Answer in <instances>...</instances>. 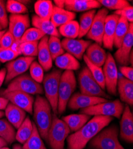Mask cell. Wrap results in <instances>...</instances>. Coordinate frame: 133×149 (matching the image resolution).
Instances as JSON below:
<instances>
[{
  "label": "cell",
  "instance_id": "obj_1",
  "mask_svg": "<svg viewBox=\"0 0 133 149\" xmlns=\"http://www.w3.org/2000/svg\"><path fill=\"white\" fill-rule=\"evenodd\" d=\"M114 119L112 117L94 116L81 129L69 135L67 149H84L89 141Z\"/></svg>",
  "mask_w": 133,
  "mask_h": 149
},
{
  "label": "cell",
  "instance_id": "obj_28",
  "mask_svg": "<svg viewBox=\"0 0 133 149\" xmlns=\"http://www.w3.org/2000/svg\"><path fill=\"white\" fill-rule=\"evenodd\" d=\"M54 60L56 66L63 70L74 71L80 68L78 60L68 53L58 56Z\"/></svg>",
  "mask_w": 133,
  "mask_h": 149
},
{
  "label": "cell",
  "instance_id": "obj_24",
  "mask_svg": "<svg viewBox=\"0 0 133 149\" xmlns=\"http://www.w3.org/2000/svg\"><path fill=\"white\" fill-rule=\"evenodd\" d=\"M117 89L121 101L132 107L133 105L132 81L124 77L120 78L118 80Z\"/></svg>",
  "mask_w": 133,
  "mask_h": 149
},
{
  "label": "cell",
  "instance_id": "obj_56",
  "mask_svg": "<svg viewBox=\"0 0 133 149\" xmlns=\"http://www.w3.org/2000/svg\"><path fill=\"white\" fill-rule=\"evenodd\" d=\"M0 149H10V148L6 146V147H1V148H0Z\"/></svg>",
  "mask_w": 133,
  "mask_h": 149
},
{
  "label": "cell",
  "instance_id": "obj_21",
  "mask_svg": "<svg viewBox=\"0 0 133 149\" xmlns=\"http://www.w3.org/2000/svg\"><path fill=\"white\" fill-rule=\"evenodd\" d=\"M101 4L95 0H66L65 10L71 12L90 11L101 7Z\"/></svg>",
  "mask_w": 133,
  "mask_h": 149
},
{
  "label": "cell",
  "instance_id": "obj_2",
  "mask_svg": "<svg viewBox=\"0 0 133 149\" xmlns=\"http://www.w3.org/2000/svg\"><path fill=\"white\" fill-rule=\"evenodd\" d=\"M33 119L41 137L47 142L48 132L52 122V107L46 98L38 95L33 106Z\"/></svg>",
  "mask_w": 133,
  "mask_h": 149
},
{
  "label": "cell",
  "instance_id": "obj_50",
  "mask_svg": "<svg viewBox=\"0 0 133 149\" xmlns=\"http://www.w3.org/2000/svg\"><path fill=\"white\" fill-rule=\"evenodd\" d=\"M54 3L55 4V7L59 8H65V1L64 0H54Z\"/></svg>",
  "mask_w": 133,
  "mask_h": 149
},
{
  "label": "cell",
  "instance_id": "obj_53",
  "mask_svg": "<svg viewBox=\"0 0 133 149\" xmlns=\"http://www.w3.org/2000/svg\"><path fill=\"white\" fill-rule=\"evenodd\" d=\"M132 59H133V54H132V50L130 56V64H131V66H132V63H133Z\"/></svg>",
  "mask_w": 133,
  "mask_h": 149
},
{
  "label": "cell",
  "instance_id": "obj_45",
  "mask_svg": "<svg viewBox=\"0 0 133 149\" xmlns=\"http://www.w3.org/2000/svg\"><path fill=\"white\" fill-rule=\"evenodd\" d=\"M115 15L123 17L127 20L129 23H132L133 22V7L132 6L127 7L123 9L116 10L115 12Z\"/></svg>",
  "mask_w": 133,
  "mask_h": 149
},
{
  "label": "cell",
  "instance_id": "obj_54",
  "mask_svg": "<svg viewBox=\"0 0 133 149\" xmlns=\"http://www.w3.org/2000/svg\"><path fill=\"white\" fill-rule=\"evenodd\" d=\"M5 32H6V31H4V30H3V31H0V40H1L2 36L5 33Z\"/></svg>",
  "mask_w": 133,
  "mask_h": 149
},
{
  "label": "cell",
  "instance_id": "obj_36",
  "mask_svg": "<svg viewBox=\"0 0 133 149\" xmlns=\"http://www.w3.org/2000/svg\"><path fill=\"white\" fill-rule=\"evenodd\" d=\"M83 58L85 63H86L88 69L90 71L93 77L95 80V81L97 82V84L99 85V86L101 87V88L103 90H105V80H104V77L103 72V69L100 67H98L88 60V59L87 58L86 55H84Z\"/></svg>",
  "mask_w": 133,
  "mask_h": 149
},
{
  "label": "cell",
  "instance_id": "obj_6",
  "mask_svg": "<svg viewBox=\"0 0 133 149\" xmlns=\"http://www.w3.org/2000/svg\"><path fill=\"white\" fill-rule=\"evenodd\" d=\"M124 109V104L119 100L107 101L80 110V113L90 116H103L115 117L119 119L121 117Z\"/></svg>",
  "mask_w": 133,
  "mask_h": 149
},
{
  "label": "cell",
  "instance_id": "obj_14",
  "mask_svg": "<svg viewBox=\"0 0 133 149\" xmlns=\"http://www.w3.org/2000/svg\"><path fill=\"white\" fill-rule=\"evenodd\" d=\"M30 26L28 15H11L8 19V32L19 43L23 35Z\"/></svg>",
  "mask_w": 133,
  "mask_h": 149
},
{
  "label": "cell",
  "instance_id": "obj_57",
  "mask_svg": "<svg viewBox=\"0 0 133 149\" xmlns=\"http://www.w3.org/2000/svg\"><path fill=\"white\" fill-rule=\"evenodd\" d=\"M3 28H2V26H1V25H0V31H3Z\"/></svg>",
  "mask_w": 133,
  "mask_h": 149
},
{
  "label": "cell",
  "instance_id": "obj_33",
  "mask_svg": "<svg viewBox=\"0 0 133 149\" xmlns=\"http://www.w3.org/2000/svg\"><path fill=\"white\" fill-rule=\"evenodd\" d=\"M95 10H91L88 11L86 13L82 14L80 17V22L79 23V33L78 35V38H81L82 37L86 35L89 31L94 16L95 15Z\"/></svg>",
  "mask_w": 133,
  "mask_h": 149
},
{
  "label": "cell",
  "instance_id": "obj_32",
  "mask_svg": "<svg viewBox=\"0 0 133 149\" xmlns=\"http://www.w3.org/2000/svg\"><path fill=\"white\" fill-rule=\"evenodd\" d=\"M22 148L23 149H47L34 123H33L32 134L28 140L23 144Z\"/></svg>",
  "mask_w": 133,
  "mask_h": 149
},
{
  "label": "cell",
  "instance_id": "obj_16",
  "mask_svg": "<svg viewBox=\"0 0 133 149\" xmlns=\"http://www.w3.org/2000/svg\"><path fill=\"white\" fill-rule=\"evenodd\" d=\"M133 45V26L130 23L129 30L124 38L121 45L115 53L116 61L120 65L127 66L130 64V56Z\"/></svg>",
  "mask_w": 133,
  "mask_h": 149
},
{
  "label": "cell",
  "instance_id": "obj_8",
  "mask_svg": "<svg viewBox=\"0 0 133 149\" xmlns=\"http://www.w3.org/2000/svg\"><path fill=\"white\" fill-rule=\"evenodd\" d=\"M5 90L6 91H19L32 95L44 93L42 85L34 81L28 74H22L11 81Z\"/></svg>",
  "mask_w": 133,
  "mask_h": 149
},
{
  "label": "cell",
  "instance_id": "obj_15",
  "mask_svg": "<svg viewBox=\"0 0 133 149\" xmlns=\"http://www.w3.org/2000/svg\"><path fill=\"white\" fill-rule=\"evenodd\" d=\"M107 101H108L107 99L104 98L89 96L81 93H77L71 96L67 106L70 109L76 110L87 108Z\"/></svg>",
  "mask_w": 133,
  "mask_h": 149
},
{
  "label": "cell",
  "instance_id": "obj_11",
  "mask_svg": "<svg viewBox=\"0 0 133 149\" xmlns=\"http://www.w3.org/2000/svg\"><path fill=\"white\" fill-rule=\"evenodd\" d=\"M0 96L4 97L10 102L11 103L25 110L31 115L33 114V106L34 98L32 95L23 93L19 91L0 92Z\"/></svg>",
  "mask_w": 133,
  "mask_h": 149
},
{
  "label": "cell",
  "instance_id": "obj_5",
  "mask_svg": "<svg viewBox=\"0 0 133 149\" xmlns=\"http://www.w3.org/2000/svg\"><path fill=\"white\" fill-rule=\"evenodd\" d=\"M70 131L62 119H60L57 115L52 114V122L48 132V141L52 149H64L65 142L67 139Z\"/></svg>",
  "mask_w": 133,
  "mask_h": 149
},
{
  "label": "cell",
  "instance_id": "obj_17",
  "mask_svg": "<svg viewBox=\"0 0 133 149\" xmlns=\"http://www.w3.org/2000/svg\"><path fill=\"white\" fill-rule=\"evenodd\" d=\"M120 136L125 142H133V115L130 106L125 105L120 122Z\"/></svg>",
  "mask_w": 133,
  "mask_h": 149
},
{
  "label": "cell",
  "instance_id": "obj_42",
  "mask_svg": "<svg viewBox=\"0 0 133 149\" xmlns=\"http://www.w3.org/2000/svg\"><path fill=\"white\" fill-rule=\"evenodd\" d=\"M30 76L37 82L41 84L42 82L44 74V69L37 61H33L29 67Z\"/></svg>",
  "mask_w": 133,
  "mask_h": 149
},
{
  "label": "cell",
  "instance_id": "obj_27",
  "mask_svg": "<svg viewBox=\"0 0 133 149\" xmlns=\"http://www.w3.org/2000/svg\"><path fill=\"white\" fill-rule=\"evenodd\" d=\"M91 116L86 114H72L62 118V120L71 132H75L81 129L90 119Z\"/></svg>",
  "mask_w": 133,
  "mask_h": 149
},
{
  "label": "cell",
  "instance_id": "obj_48",
  "mask_svg": "<svg viewBox=\"0 0 133 149\" xmlns=\"http://www.w3.org/2000/svg\"><path fill=\"white\" fill-rule=\"evenodd\" d=\"M8 100L7 99L0 97V110H5L7 104H8Z\"/></svg>",
  "mask_w": 133,
  "mask_h": 149
},
{
  "label": "cell",
  "instance_id": "obj_13",
  "mask_svg": "<svg viewBox=\"0 0 133 149\" xmlns=\"http://www.w3.org/2000/svg\"><path fill=\"white\" fill-rule=\"evenodd\" d=\"M108 15V10L105 8L100 9L95 15L91 26L87 34V38L95 43L102 45L105 20Z\"/></svg>",
  "mask_w": 133,
  "mask_h": 149
},
{
  "label": "cell",
  "instance_id": "obj_52",
  "mask_svg": "<svg viewBox=\"0 0 133 149\" xmlns=\"http://www.w3.org/2000/svg\"><path fill=\"white\" fill-rule=\"evenodd\" d=\"M13 149H23L22 146L19 144H16L13 146Z\"/></svg>",
  "mask_w": 133,
  "mask_h": 149
},
{
  "label": "cell",
  "instance_id": "obj_10",
  "mask_svg": "<svg viewBox=\"0 0 133 149\" xmlns=\"http://www.w3.org/2000/svg\"><path fill=\"white\" fill-rule=\"evenodd\" d=\"M103 72L105 80V89L107 90L109 94L116 95L118 73L115 60L111 53L107 54V58L103 65Z\"/></svg>",
  "mask_w": 133,
  "mask_h": 149
},
{
  "label": "cell",
  "instance_id": "obj_4",
  "mask_svg": "<svg viewBox=\"0 0 133 149\" xmlns=\"http://www.w3.org/2000/svg\"><path fill=\"white\" fill-rule=\"evenodd\" d=\"M118 128L114 125L103 128L89 141L94 149H125L118 140Z\"/></svg>",
  "mask_w": 133,
  "mask_h": 149
},
{
  "label": "cell",
  "instance_id": "obj_12",
  "mask_svg": "<svg viewBox=\"0 0 133 149\" xmlns=\"http://www.w3.org/2000/svg\"><path fill=\"white\" fill-rule=\"evenodd\" d=\"M33 57H20L9 61L6 65V77L5 82L9 83L15 78L27 71L34 61Z\"/></svg>",
  "mask_w": 133,
  "mask_h": 149
},
{
  "label": "cell",
  "instance_id": "obj_49",
  "mask_svg": "<svg viewBox=\"0 0 133 149\" xmlns=\"http://www.w3.org/2000/svg\"><path fill=\"white\" fill-rule=\"evenodd\" d=\"M7 70L6 68H3L0 70V87H1L3 83L5 81V78L6 77Z\"/></svg>",
  "mask_w": 133,
  "mask_h": 149
},
{
  "label": "cell",
  "instance_id": "obj_31",
  "mask_svg": "<svg viewBox=\"0 0 133 149\" xmlns=\"http://www.w3.org/2000/svg\"><path fill=\"white\" fill-rule=\"evenodd\" d=\"M130 23L123 17H119L118 20L114 41V46L116 48H119L127 34L129 30Z\"/></svg>",
  "mask_w": 133,
  "mask_h": 149
},
{
  "label": "cell",
  "instance_id": "obj_9",
  "mask_svg": "<svg viewBox=\"0 0 133 149\" xmlns=\"http://www.w3.org/2000/svg\"><path fill=\"white\" fill-rule=\"evenodd\" d=\"M78 80L81 94L106 99L111 98L109 95L101 88L97 82L95 81L87 67L84 68L81 71L79 74Z\"/></svg>",
  "mask_w": 133,
  "mask_h": 149
},
{
  "label": "cell",
  "instance_id": "obj_37",
  "mask_svg": "<svg viewBox=\"0 0 133 149\" xmlns=\"http://www.w3.org/2000/svg\"><path fill=\"white\" fill-rule=\"evenodd\" d=\"M48 44L52 60H54L57 57L65 53L60 38L56 36H50Z\"/></svg>",
  "mask_w": 133,
  "mask_h": 149
},
{
  "label": "cell",
  "instance_id": "obj_19",
  "mask_svg": "<svg viewBox=\"0 0 133 149\" xmlns=\"http://www.w3.org/2000/svg\"><path fill=\"white\" fill-rule=\"evenodd\" d=\"M119 19V16L114 14L107 15L105 20L102 44L109 50L113 49L115 33Z\"/></svg>",
  "mask_w": 133,
  "mask_h": 149
},
{
  "label": "cell",
  "instance_id": "obj_23",
  "mask_svg": "<svg viewBox=\"0 0 133 149\" xmlns=\"http://www.w3.org/2000/svg\"><path fill=\"white\" fill-rule=\"evenodd\" d=\"M85 55L91 63L100 68L104 65L107 58L104 49L95 42L91 44L87 48Z\"/></svg>",
  "mask_w": 133,
  "mask_h": 149
},
{
  "label": "cell",
  "instance_id": "obj_41",
  "mask_svg": "<svg viewBox=\"0 0 133 149\" xmlns=\"http://www.w3.org/2000/svg\"><path fill=\"white\" fill-rule=\"evenodd\" d=\"M99 3L105 8L119 10L130 6V3L125 0H99Z\"/></svg>",
  "mask_w": 133,
  "mask_h": 149
},
{
  "label": "cell",
  "instance_id": "obj_3",
  "mask_svg": "<svg viewBox=\"0 0 133 149\" xmlns=\"http://www.w3.org/2000/svg\"><path fill=\"white\" fill-rule=\"evenodd\" d=\"M77 87V81L73 71L65 70L60 78L58 92V114H63L68 103Z\"/></svg>",
  "mask_w": 133,
  "mask_h": 149
},
{
  "label": "cell",
  "instance_id": "obj_18",
  "mask_svg": "<svg viewBox=\"0 0 133 149\" xmlns=\"http://www.w3.org/2000/svg\"><path fill=\"white\" fill-rule=\"evenodd\" d=\"M61 43L64 50L79 60L82 58L87 48L92 44L91 41L69 38L63 39Z\"/></svg>",
  "mask_w": 133,
  "mask_h": 149
},
{
  "label": "cell",
  "instance_id": "obj_51",
  "mask_svg": "<svg viewBox=\"0 0 133 149\" xmlns=\"http://www.w3.org/2000/svg\"><path fill=\"white\" fill-rule=\"evenodd\" d=\"M8 143L2 138L0 137V148L3 147H6Z\"/></svg>",
  "mask_w": 133,
  "mask_h": 149
},
{
  "label": "cell",
  "instance_id": "obj_34",
  "mask_svg": "<svg viewBox=\"0 0 133 149\" xmlns=\"http://www.w3.org/2000/svg\"><path fill=\"white\" fill-rule=\"evenodd\" d=\"M58 32L66 38L75 39L78 37L79 33V23L75 20H71L60 26Z\"/></svg>",
  "mask_w": 133,
  "mask_h": 149
},
{
  "label": "cell",
  "instance_id": "obj_29",
  "mask_svg": "<svg viewBox=\"0 0 133 149\" xmlns=\"http://www.w3.org/2000/svg\"><path fill=\"white\" fill-rule=\"evenodd\" d=\"M53 7L52 2L49 0H39L34 5L37 16L44 20H50Z\"/></svg>",
  "mask_w": 133,
  "mask_h": 149
},
{
  "label": "cell",
  "instance_id": "obj_55",
  "mask_svg": "<svg viewBox=\"0 0 133 149\" xmlns=\"http://www.w3.org/2000/svg\"><path fill=\"white\" fill-rule=\"evenodd\" d=\"M4 111H3L2 110H0V119H1V118H3L4 115Z\"/></svg>",
  "mask_w": 133,
  "mask_h": 149
},
{
  "label": "cell",
  "instance_id": "obj_44",
  "mask_svg": "<svg viewBox=\"0 0 133 149\" xmlns=\"http://www.w3.org/2000/svg\"><path fill=\"white\" fill-rule=\"evenodd\" d=\"M16 43L18 42H16L13 36L10 33V32L7 31L5 32L0 40V47L4 48H11Z\"/></svg>",
  "mask_w": 133,
  "mask_h": 149
},
{
  "label": "cell",
  "instance_id": "obj_35",
  "mask_svg": "<svg viewBox=\"0 0 133 149\" xmlns=\"http://www.w3.org/2000/svg\"><path fill=\"white\" fill-rule=\"evenodd\" d=\"M16 132L10 123L6 119H0V137L11 144L15 140Z\"/></svg>",
  "mask_w": 133,
  "mask_h": 149
},
{
  "label": "cell",
  "instance_id": "obj_22",
  "mask_svg": "<svg viewBox=\"0 0 133 149\" xmlns=\"http://www.w3.org/2000/svg\"><path fill=\"white\" fill-rule=\"evenodd\" d=\"M4 114L11 125L16 129L19 128L26 118V113L25 110L11 103L7 104Z\"/></svg>",
  "mask_w": 133,
  "mask_h": 149
},
{
  "label": "cell",
  "instance_id": "obj_47",
  "mask_svg": "<svg viewBox=\"0 0 133 149\" xmlns=\"http://www.w3.org/2000/svg\"><path fill=\"white\" fill-rule=\"evenodd\" d=\"M120 71L123 74V75L127 79H129L131 81L133 80V69L132 67L125 66H123L120 67Z\"/></svg>",
  "mask_w": 133,
  "mask_h": 149
},
{
  "label": "cell",
  "instance_id": "obj_26",
  "mask_svg": "<svg viewBox=\"0 0 133 149\" xmlns=\"http://www.w3.org/2000/svg\"><path fill=\"white\" fill-rule=\"evenodd\" d=\"M75 16V13L73 12L69 11L65 9L59 8L54 6L53 7L50 21L54 26L57 28L63 25L71 20H74Z\"/></svg>",
  "mask_w": 133,
  "mask_h": 149
},
{
  "label": "cell",
  "instance_id": "obj_39",
  "mask_svg": "<svg viewBox=\"0 0 133 149\" xmlns=\"http://www.w3.org/2000/svg\"><path fill=\"white\" fill-rule=\"evenodd\" d=\"M38 41L26 42L20 43L19 45V49L21 54L25 57H33L38 54Z\"/></svg>",
  "mask_w": 133,
  "mask_h": 149
},
{
  "label": "cell",
  "instance_id": "obj_40",
  "mask_svg": "<svg viewBox=\"0 0 133 149\" xmlns=\"http://www.w3.org/2000/svg\"><path fill=\"white\" fill-rule=\"evenodd\" d=\"M7 11L11 15H25L28 12V10L25 5L20 3L18 1L8 0L6 4Z\"/></svg>",
  "mask_w": 133,
  "mask_h": 149
},
{
  "label": "cell",
  "instance_id": "obj_20",
  "mask_svg": "<svg viewBox=\"0 0 133 149\" xmlns=\"http://www.w3.org/2000/svg\"><path fill=\"white\" fill-rule=\"evenodd\" d=\"M48 38L49 37L45 35L40 41L38 45V58L39 64L44 70L48 71L53 66V60L48 48Z\"/></svg>",
  "mask_w": 133,
  "mask_h": 149
},
{
  "label": "cell",
  "instance_id": "obj_43",
  "mask_svg": "<svg viewBox=\"0 0 133 149\" xmlns=\"http://www.w3.org/2000/svg\"><path fill=\"white\" fill-rule=\"evenodd\" d=\"M21 54L19 49L13 48H4L0 47V62L6 63L10 61Z\"/></svg>",
  "mask_w": 133,
  "mask_h": 149
},
{
  "label": "cell",
  "instance_id": "obj_38",
  "mask_svg": "<svg viewBox=\"0 0 133 149\" xmlns=\"http://www.w3.org/2000/svg\"><path fill=\"white\" fill-rule=\"evenodd\" d=\"M45 35L36 28L28 29L23 35L19 44L26 42H37L41 40Z\"/></svg>",
  "mask_w": 133,
  "mask_h": 149
},
{
  "label": "cell",
  "instance_id": "obj_7",
  "mask_svg": "<svg viewBox=\"0 0 133 149\" xmlns=\"http://www.w3.org/2000/svg\"><path fill=\"white\" fill-rule=\"evenodd\" d=\"M62 72L54 69L44 77L43 86L46 99L49 102L53 113L58 115V92L60 78Z\"/></svg>",
  "mask_w": 133,
  "mask_h": 149
},
{
  "label": "cell",
  "instance_id": "obj_30",
  "mask_svg": "<svg viewBox=\"0 0 133 149\" xmlns=\"http://www.w3.org/2000/svg\"><path fill=\"white\" fill-rule=\"evenodd\" d=\"M33 131V123L29 117H26L16 132L15 140L23 144L30 137Z\"/></svg>",
  "mask_w": 133,
  "mask_h": 149
},
{
  "label": "cell",
  "instance_id": "obj_46",
  "mask_svg": "<svg viewBox=\"0 0 133 149\" xmlns=\"http://www.w3.org/2000/svg\"><path fill=\"white\" fill-rule=\"evenodd\" d=\"M0 25L3 29L7 28L8 25V19L7 13L6 2L0 0Z\"/></svg>",
  "mask_w": 133,
  "mask_h": 149
},
{
  "label": "cell",
  "instance_id": "obj_25",
  "mask_svg": "<svg viewBox=\"0 0 133 149\" xmlns=\"http://www.w3.org/2000/svg\"><path fill=\"white\" fill-rule=\"evenodd\" d=\"M32 23L34 28L40 30L45 35L50 36H56L60 38V35L57 28L54 26L50 20L41 19L37 15H34L32 18Z\"/></svg>",
  "mask_w": 133,
  "mask_h": 149
}]
</instances>
